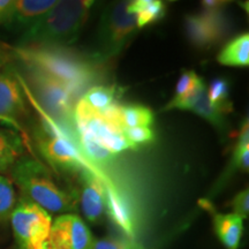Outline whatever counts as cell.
<instances>
[{"label":"cell","instance_id":"obj_1","mask_svg":"<svg viewBox=\"0 0 249 249\" xmlns=\"http://www.w3.org/2000/svg\"><path fill=\"white\" fill-rule=\"evenodd\" d=\"M11 53L26 68L43 71L66 85L77 99L104 76V64L98 59L64 46H17Z\"/></svg>","mask_w":249,"mask_h":249},{"label":"cell","instance_id":"obj_2","mask_svg":"<svg viewBox=\"0 0 249 249\" xmlns=\"http://www.w3.org/2000/svg\"><path fill=\"white\" fill-rule=\"evenodd\" d=\"M92 5L93 1L87 0L57 1L48 13L24 31L18 46L48 45L66 48L79 38Z\"/></svg>","mask_w":249,"mask_h":249},{"label":"cell","instance_id":"obj_3","mask_svg":"<svg viewBox=\"0 0 249 249\" xmlns=\"http://www.w3.org/2000/svg\"><path fill=\"white\" fill-rule=\"evenodd\" d=\"M12 177L27 200L48 213H70L76 210L75 194L61 189L53 181L49 170L38 160L20 158L12 167Z\"/></svg>","mask_w":249,"mask_h":249},{"label":"cell","instance_id":"obj_4","mask_svg":"<svg viewBox=\"0 0 249 249\" xmlns=\"http://www.w3.org/2000/svg\"><path fill=\"white\" fill-rule=\"evenodd\" d=\"M26 75L28 85L18 76L34 105L53 120L59 127L67 130H75L73 116L77 98L70 88L54 77L31 68H26Z\"/></svg>","mask_w":249,"mask_h":249},{"label":"cell","instance_id":"obj_5","mask_svg":"<svg viewBox=\"0 0 249 249\" xmlns=\"http://www.w3.org/2000/svg\"><path fill=\"white\" fill-rule=\"evenodd\" d=\"M35 138L40 154L52 167L61 172H81L89 165L80 152L75 130L59 127L53 120L42 117V124Z\"/></svg>","mask_w":249,"mask_h":249},{"label":"cell","instance_id":"obj_6","mask_svg":"<svg viewBox=\"0 0 249 249\" xmlns=\"http://www.w3.org/2000/svg\"><path fill=\"white\" fill-rule=\"evenodd\" d=\"M129 1L108 5L102 13L97 34V51L92 54L104 64L126 48L139 30L135 15L128 11Z\"/></svg>","mask_w":249,"mask_h":249},{"label":"cell","instance_id":"obj_7","mask_svg":"<svg viewBox=\"0 0 249 249\" xmlns=\"http://www.w3.org/2000/svg\"><path fill=\"white\" fill-rule=\"evenodd\" d=\"M9 219L18 249H49L52 218L48 211L22 198Z\"/></svg>","mask_w":249,"mask_h":249},{"label":"cell","instance_id":"obj_8","mask_svg":"<svg viewBox=\"0 0 249 249\" xmlns=\"http://www.w3.org/2000/svg\"><path fill=\"white\" fill-rule=\"evenodd\" d=\"M95 239L77 214L64 213L52 222L49 249H92Z\"/></svg>","mask_w":249,"mask_h":249},{"label":"cell","instance_id":"obj_9","mask_svg":"<svg viewBox=\"0 0 249 249\" xmlns=\"http://www.w3.org/2000/svg\"><path fill=\"white\" fill-rule=\"evenodd\" d=\"M185 27L189 42L198 49H209L217 44L226 31L222 12L187 15Z\"/></svg>","mask_w":249,"mask_h":249},{"label":"cell","instance_id":"obj_10","mask_svg":"<svg viewBox=\"0 0 249 249\" xmlns=\"http://www.w3.org/2000/svg\"><path fill=\"white\" fill-rule=\"evenodd\" d=\"M26 114L22 88L18 75L11 71L0 73V121L21 129L20 120Z\"/></svg>","mask_w":249,"mask_h":249},{"label":"cell","instance_id":"obj_11","mask_svg":"<svg viewBox=\"0 0 249 249\" xmlns=\"http://www.w3.org/2000/svg\"><path fill=\"white\" fill-rule=\"evenodd\" d=\"M79 203L83 214L90 223H101L107 214L104 182L91 170L85 169L80 172Z\"/></svg>","mask_w":249,"mask_h":249},{"label":"cell","instance_id":"obj_12","mask_svg":"<svg viewBox=\"0 0 249 249\" xmlns=\"http://www.w3.org/2000/svg\"><path fill=\"white\" fill-rule=\"evenodd\" d=\"M107 214L119 227L127 238L134 239L136 231L135 214L128 198L110 182H104Z\"/></svg>","mask_w":249,"mask_h":249},{"label":"cell","instance_id":"obj_13","mask_svg":"<svg viewBox=\"0 0 249 249\" xmlns=\"http://www.w3.org/2000/svg\"><path fill=\"white\" fill-rule=\"evenodd\" d=\"M55 4V0H13L5 26L11 30L24 33Z\"/></svg>","mask_w":249,"mask_h":249},{"label":"cell","instance_id":"obj_14","mask_svg":"<svg viewBox=\"0 0 249 249\" xmlns=\"http://www.w3.org/2000/svg\"><path fill=\"white\" fill-rule=\"evenodd\" d=\"M174 108L193 111L194 113L209 121L220 133L227 134L225 114L211 104L209 98H208L207 85L203 80H201V82L196 86V88L182 102L177 104Z\"/></svg>","mask_w":249,"mask_h":249},{"label":"cell","instance_id":"obj_15","mask_svg":"<svg viewBox=\"0 0 249 249\" xmlns=\"http://www.w3.org/2000/svg\"><path fill=\"white\" fill-rule=\"evenodd\" d=\"M213 230L225 249H238L244 234V219L235 213H214Z\"/></svg>","mask_w":249,"mask_h":249},{"label":"cell","instance_id":"obj_16","mask_svg":"<svg viewBox=\"0 0 249 249\" xmlns=\"http://www.w3.org/2000/svg\"><path fill=\"white\" fill-rule=\"evenodd\" d=\"M224 66L247 67L249 65V35L244 33L230 40L217 55Z\"/></svg>","mask_w":249,"mask_h":249},{"label":"cell","instance_id":"obj_17","mask_svg":"<svg viewBox=\"0 0 249 249\" xmlns=\"http://www.w3.org/2000/svg\"><path fill=\"white\" fill-rule=\"evenodd\" d=\"M128 11L135 15L138 28L141 29L160 21L166 13V6L160 0H135L129 1Z\"/></svg>","mask_w":249,"mask_h":249},{"label":"cell","instance_id":"obj_18","mask_svg":"<svg viewBox=\"0 0 249 249\" xmlns=\"http://www.w3.org/2000/svg\"><path fill=\"white\" fill-rule=\"evenodd\" d=\"M118 90L116 86H93L83 93L79 101L90 111L101 113L116 104Z\"/></svg>","mask_w":249,"mask_h":249},{"label":"cell","instance_id":"obj_19","mask_svg":"<svg viewBox=\"0 0 249 249\" xmlns=\"http://www.w3.org/2000/svg\"><path fill=\"white\" fill-rule=\"evenodd\" d=\"M77 142L81 150L87 158L92 163L98 165H107L113 160L114 155L107 150L91 133L86 129H75Z\"/></svg>","mask_w":249,"mask_h":249},{"label":"cell","instance_id":"obj_20","mask_svg":"<svg viewBox=\"0 0 249 249\" xmlns=\"http://www.w3.org/2000/svg\"><path fill=\"white\" fill-rule=\"evenodd\" d=\"M22 151V141L18 134L0 129V172L12 169Z\"/></svg>","mask_w":249,"mask_h":249},{"label":"cell","instance_id":"obj_21","mask_svg":"<svg viewBox=\"0 0 249 249\" xmlns=\"http://www.w3.org/2000/svg\"><path fill=\"white\" fill-rule=\"evenodd\" d=\"M119 120L121 129L149 127L154 123V113L143 105H124L120 107Z\"/></svg>","mask_w":249,"mask_h":249},{"label":"cell","instance_id":"obj_22","mask_svg":"<svg viewBox=\"0 0 249 249\" xmlns=\"http://www.w3.org/2000/svg\"><path fill=\"white\" fill-rule=\"evenodd\" d=\"M208 98L213 107H216L224 114L232 111V103L230 101V83L224 77H218L211 81L207 88Z\"/></svg>","mask_w":249,"mask_h":249},{"label":"cell","instance_id":"obj_23","mask_svg":"<svg viewBox=\"0 0 249 249\" xmlns=\"http://www.w3.org/2000/svg\"><path fill=\"white\" fill-rule=\"evenodd\" d=\"M201 77H198L194 71H183L178 82H177L174 97L166 105L165 110H173L177 104L182 102L196 88V86L201 82Z\"/></svg>","mask_w":249,"mask_h":249},{"label":"cell","instance_id":"obj_24","mask_svg":"<svg viewBox=\"0 0 249 249\" xmlns=\"http://www.w3.org/2000/svg\"><path fill=\"white\" fill-rule=\"evenodd\" d=\"M15 205H17V195L13 183L6 177L0 176V224L7 222L11 218Z\"/></svg>","mask_w":249,"mask_h":249},{"label":"cell","instance_id":"obj_25","mask_svg":"<svg viewBox=\"0 0 249 249\" xmlns=\"http://www.w3.org/2000/svg\"><path fill=\"white\" fill-rule=\"evenodd\" d=\"M124 136L128 142L129 148L138 150L143 145L150 144L155 140V133L149 127H134L123 129Z\"/></svg>","mask_w":249,"mask_h":249},{"label":"cell","instance_id":"obj_26","mask_svg":"<svg viewBox=\"0 0 249 249\" xmlns=\"http://www.w3.org/2000/svg\"><path fill=\"white\" fill-rule=\"evenodd\" d=\"M92 249H145L141 244L127 236H107L95 240Z\"/></svg>","mask_w":249,"mask_h":249},{"label":"cell","instance_id":"obj_27","mask_svg":"<svg viewBox=\"0 0 249 249\" xmlns=\"http://www.w3.org/2000/svg\"><path fill=\"white\" fill-rule=\"evenodd\" d=\"M233 213L238 214L242 219H247L249 213V192L244 189L235 195L232 201Z\"/></svg>","mask_w":249,"mask_h":249},{"label":"cell","instance_id":"obj_28","mask_svg":"<svg viewBox=\"0 0 249 249\" xmlns=\"http://www.w3.org/2000/svg\"><path fill=\"white\" fill-rule=\"evenodd\" d=\"M201 4L204 13H218V12H223V8L225 7L227 2L219 1V0H205Z\"/></svg>","mask_w":249,"mask_h":249},{"label":"cell","instance_id":"obj_29","mask_svg":"<svg viewBox=\"0 0 249 249\" xmlns=\"http://www.w3.org/2000/svg\"><path fill=\"white\" fill-rule=\"evenodd\" d=\"M13 0H0V24H6Z\"/></svg>","mask_w":249,"mask_h":249},{"label":"cell","instance_id":"obj_30","mask_svg":"<svg viewBox=\"0 0 249 249\" xmlns=\"http://www.w3.org/2000/svg\"><path fill=\"white\" fill-rule=\"evenodd\" d=\"M9 54H11V49H7V46L0 43V73H1V70L5 67V65L7 64Z\"/></svg>","mask_w":249,"mask_h":249}]
</instances>
